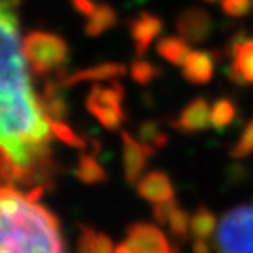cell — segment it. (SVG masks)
<instances>
[{
    "label": "cell",
    "instance_id": "1",
    "mask_svg": "<svg viewBox=\"0 0 253 253\" xmlns=\"http://www.w3.org/2000/svg\"><path fill=\"white\" fill-rule=\"evenodd\" d=\"M49 122L32 88L0 95V151L23 169L28 179L49 170Z\"/></svg>",
    "mask_w": 253,
    "mask_h": 253
},
{
    "label": "cell",
    "instance_id": "2",
    "mask_svg": "<svg viewBox=\"0 0 253 253\" xmlns=\"http://www.w3.org/2000/svg\"><path fill=\"white\" fill-rule=\"evenodd\" d=\"M0 253H67L58 220L9 186H0Z\"/></svg>",
    "mask_w": 253,
    "mask_h": 253
},
{
    "label": "cell",
    "instance_id": "3",
    "mask_svg": "<svg viewBox=\"0 0 253 253\" xmlns=\"http://www.w3.org/2000/svg\"><path fill=\"white\" fill-rule=\"evenodd\" d=\"M20 0H0V95L30 88L18 25Z\"/></svg>",
    "mask_w": 253,
    "mask_h": 253
},
{
    "label": "cell",
    "instance_id": "4",
    "mask_svg": "<svg viewBox=\"0 0 253 253\" xmlns=\"http://www.w3.org/2000/svg\"><path fill=\"white\" fill-rule=\"evenodd\" d=\"M23 55L32 71L37 76H44L60 71L69 58V46L56 34L34 30L23 41Z\"/></svg>",
    "mask_w": 253,
    "mask_h": 253
},
{
    "label": "cell",
    "instance_id": "5",
    "mask_svg": "<svg viewBox=\"0 0 253 253\" xmlns=\"http://www.w3.org/2000/svg\"><path fill=\"white\" fill-rule=\"evenodd\" d=\"M218 253H253V206L241 204L227 211L216 232Z\"/></svg>",
    "mask_w": 253,
    "mask_h": 253
},
{
    "label": "cell",
    "instance_id": "6",
    "mask_svg": "<svg viewBox=\"0 0 253 253\" xmlns=\"http://www.w3.org/2000/svg\"><path fill=\"white\" fill-rule=\"evenodd\" d=\"M125 90L120 83L93 84L86 97V109L107 130H116L125 122Z\"/></svg>",
    "mask_w": 253,
    "mask_h": 253
},
{
    "label": "cell",
    "instance_id": "7",
    "mask_svg": "<svg viewBox=\"0 0 253 253\" xmlns=\"http://www.w3.org/2000/svg\"><path fill=\"white\" fill-rule=\"evenodd\" d=\"M126 245L132 253H179L178 246H172L162 230L150 223H134L126 232Z\"/></svg>",
    "mask_w": 253,
    "mask_h": 253
},
{
    "label": "cell",
    "instance_id": "8",
    "mask_svg": "<svg viewBox=\"0 0 253 253\" xmlns=\"http://www.w3.org/2000/svg\"><path fill=\"white\" fill-rule=\"evenodd\" d=\"M230 56L232 63L225 69L227 78L239 86L253 84V39L237 34L230 41Z\"/></svg>",
    "mask_w": 253,
    "mask_h": 253
},
{
    "label": "cell",
    "instance_id": "9",
    "mask_svg": "<svg viewBox=\"0 0 253 253\" xmlns=\"http://www.w3.org/2000/svg\"><path fill=\"white\" fill-rule=\"evenodd\" d=\"M176 30L186 42L202 44L213 32V18L201 7H186L176 20Z\"/></svg>",
    "mask_w": 253,
    "mask_h": 253
},
{
    "label": "cell",
    "instance_id": "10",
    "mask_svg": "<svg viewBox=\"0 0 253 253\" xmlns=\"http://www.w3.org/2000/svg\"><path fill=\"white\" fill-rule=\"evenodd\" d=\"M126 25H128V32H130L137 56H144L148 47L160 36V32L164 28V21L151 12H139L137 16L126 21Z\"/></svg>",
    "mask_w": 253,
    "mask_h": 253
},
{
    "label": "cell",
    "instance_id": "11",
    "mask_svg": "<svg viewBox=\"0 0 253 253\" xmlns=\"http://www.w3.org/2000/svg\"><path fill=\"white\" fill-rule=\"evenodd\" d=\"M210 115L211 109L208 100L204 97H197V99H194L183 107L178 118H174L170 122V126L174 130L183 132V134H197V132L210 128Z\"/></svg>",
    "mask_w": 253,
    "mask_h": 253
},
{
    "label": "cell",
    "instance_id": "12",
    "mask_svg": "<svg viewBox=\"0 0 253 253\" xmlns=\"http://www.w3.org/2000/svg\"><path fill=\"white\" fill-rule=\"evenodd\" d=\"M123 144V169H125V179L128 185H135L144 172L148 158L155 153L151 148L144 146L142 142L135 141L128 132H122Z\"/></svg>",
    "mask_w": 253,
    "mask_h": 253
},
{
    "label": "cell",
    "instance_id": "13",
    "mask_svg": "<svg viewBox=\"0 0 253 253\" xmlns=\"http://www.w3.org/2000/svg\"><path fill=\"white\" fill-rule=\"evenodd\" d=\"M123 74H126V67L123 63L104 62L99 63V65H93V67L76 71L71 76H65L63 71H58V78L55 81L60 86H74V84L83 83V81H104V79L120 78Z\"/></svg>",
    "mask_w": 253,
    "mask_h": 253
},
{
    "label": "cell",
    "instance_id": "14",
    "mask_svg": "<svg viewBox=\"0 0 253 253\" xmlns=\"http://www.w3.org/2000/svg\"><path fill=\"white\" fill-rule=\"evenodd\" d=\"M137 192L144 201L153 204L167 202L174 199V186L170 178L162 170H151L137 181Z\"/></svg>",
    "mask_w": 253,
    "mask_h": 253
},
{
    "label": "cell",
    "instance_id": "15",
    "mask_svg": "<svg viewBox=\"0 0 253 253\" xmlns=\"http://www.w3.org/2000/svg\"><path fill=\"white\" fill-rule=\"evenodd\" d=\"M183 78L190 84H206L213 79L214 74V55L211 51L197 49L190 51L183 62Z\"/></svg>",
    "mask_w": 253,
    "mask_h": 253
},
{
    "label": "cell",
    "instance_id": "16",
    "mask_svg": "<svg viewBox=\"0 0 253 253\" xmlns=\"http://www.w3.org/2000/svg\"><path fill=\"white\" fill-rule=\"evenodd\" d=\"M60 88L62 86L56 81H47L42 90V95L37 99L47 122H63V118L67 115L69 107Z\"/></svg>",
    "mask_w": 253,
    "mask_h": 253
},
{
    "label": "cell",
    "instance_id": "17",
    "mask_svg": "<svg viewBox=\"0 0 253 253\" xmlns=\"http://www.w3.org/2000/svg\"><path fill=\"white\" fill-rule=\"evenodd\" d=\"M157 53L160 58L167 60L172 65H183L190 53V42H186L183 37H164L158 41Z\"/></svg>",
    "mask_w": 253,
    "mask_h": 253
},
{
    "label": "cell",
    "instance_id": "18",
    "mask_svg": "<svg viewBox=\"0 0 253 253\" xmlns=\"http://www.w3.org/2000/svg\"><path fill=\"white\" fill-rule=\"evenodd\" d=\"M211 126L216 132H225L230 125L237 120V106L234 100L227 99V97H220L214 100L213 107H211Z\"/></svg>",
    "mask_w": 253,
    "mask_h": 253
},
{
    "label": "cell",
    "instance_id": "19",
    "mask_svg": "<svg viewBox=\"0 0 253 253\" xmlns=\"http://www.w3.org/2000/svg\"><path fill=\"white\" fill-rule=\"evenodd\" d=\"M116 25V11L107 4H99L91 16H88L84 23V34L90 37H99L104 32Z\"/></svg>",
    "mask_w": 253,
    "mask_h": 253
},
{
    "label": "cell",
    "instance_id": "20",
    "mask_svg": "<svg viewBox=\"0 0 253 253\" xmlns=\"http://www.w3.org/2000/svg\"><path fill=\"white\" fill-rule=\"evenodd\" d=\"M78 253H115V250L106 234L97 232L91 227H83L78 243Z\"/></svg>",
    "mask_w": 253,
    "mask_h": 253
},
{
    "label": "cell",
    "instance_id": "21",
    "mask_svg": "<svg viewBox=\"0 0 253 253\" xmlns=\"http://www.w3.org/2000/svg\"><path fill=\"white\" fill-rule=\"evenodd\" d=\"M216 216L206 206H199L194 216L190 218V230L195 236V239H210L216 230Z\"/></svg>",
    "mask_w": 253,
    "mask_h": 253
},
{
    "label": "cell",
    "instance_id": "22",
    "mask_svg": "<svg viewBox=\"0 0 253 253\" xmlns=\"http://www.w3.org/2000/svg\"><path fill=\"white\" fill-rule=\"evenodd\" d=\"M76 176L83 183L95 185V183H104L107 179V174L99 160L91 155H81L79 157L78 167H76Z\"/></svg>",
    "mask_w": 253,
    "mask_h": 253
},
{
    "label": "cell",
    "instance_id": "23",
    "mask_svg": "<svg viewBox=\"0 0 253 253\" xmlns=\"http://www.w3.org/2000/svg\"><path fill=\"white\" fill-rule=\"evenodd\" d=\"M137 134H139V139L144 146L151 148L153 151L157 150H162L169 144V135L158 126L157 122H142L137 128Z\"/></svg>",
    "mask_w": 253,
    "mask_h": 253
},
{
    "label": "cell",
    "instance_id": "24",
    "mask_svg": "<svg viewBox=\"0 0 253 253\" xmlns=\"http://www.w3.org/2000/svg\"><path fill=\"white\" fill-rule=\"evenodd\" d=\"M160 74H162V69H158L157 65H153V63L148 62L142 56H137L130 65L132 79L139 84H150L151 81L160 78Z\"/></svg>",
    "mask_w": 253,
    "mask_h": 253
},
{
    "label": "cell",
    "instance_id": "25",
    "mask_svg": "<svg viewBox=\"0 0 253 253\" xmlns=\"http://www.w3.org/2000/svg\"><path fill=\"white\" fill-rule=\"evenodd\" d=\"M167 227L170 230V236L179 243H185L188 239L190 232V216L185 210H179L178 206L174 208V211L170 213V218L167 221Z\"/></svg>",
    "mask_w": 253,
    "mask_h": 253
},
{
    "label": "cell",
    "instance_id": "26",
    "mask_svg": "<svg viewBox=\"0 0 253 253\" xmlns=\"http://www.w3.org/2000/svg\"><path fill=\"white\" fill-rule=\"evenodd\" d=\"M229 153L236 160H243V158H248L250 155H253V120L246 123L237 142L230 148Z\"/></svg>",
    "mask_w": 253,
    "mask_h": 253
},
{
    "label": "cell",
    "instance_id": "27",
    "mask_svg": "<svg viewBox=\"0 0 253 253\" xmlns=\"http://www.w3.org/2000/svg\"><path fill=\"white\" fill-rule=\"evenodd\" d=\"M49 128L60 141L67 142V144H71L74 148H84V139L79 137L71 126L65 125L63 122H49Z\"/></svg>",
    "mask_w": 253,
    "mask_h": 253
},
{
    "label": "cell",
    "instance_id": "28",
    "mask_svg": "<svg viewBox=\"0 0 253 253\" xmlns=\"http://www.w3.org/2000/svg\"><path fill=\"white\" fill-rule=\"evenodd\" d=\"M221 9L232 18H241L252 11V0H221Z\"/></svg>",
    "mask_w": 253,
    "mask_h": 253
},
{
    "label": "cell",
    "instance_id": "29",
    "mask_svg": "<svg viewBox=\"0 0 253 253\" xmlns=\"http://www.w3.org/2000/svg\"><path fill=\"white\" fill-rule=\"evenodd\" d=\"M176 206H178L176 204V199L167 201V202H160V204H155L153 216L158 225H167V221H169V218H170V213L174 211Z\"/></svg>",
    "mask_w": 253,
    "mask_h": 253
},
{
    "label": "cell",
    "instance_id": "30",
    "mask_svg": "<svg viewBox=\"0 0 253 253\" xmlns=\"http://www.w3.org/2000/svg\"><path fill=\"white\" fill-rule=\"evenodd\" d=\"M72 2V7L76 9V11L79 12V14L83 16H91L95 12V9L99 7V5L95 4L93 0H71Z\"/></svg>",
    "mask_w": 253,
    "mask_h": 253
},
{
    "label": "cell",
    "instance_id": "31",
    "mask_svg": "<svg viewBox=\"0 0 253 253\" xmlns=\"http://www.w3.org/2000/svg\"><path fill=\"white\" fill-rule=\"evenodd\" d=\"M192 250H194V253H211V246L204 239H195L192 243Z\"/></svg>",
    "mask_w": 253,
    "mask_h": 253
},
{
    "label": "cell",
    "instance_id": "32",
    "mask_svg": "<svg viewBox=\"0 0 253 253\" xmlns=\"http://www.w3.org/2000/svg\"><path fill=\"white\" fill-rule=\"evenodd\" d=\"M115 253H132V250L128 248V245H126V243H122V245H118L115 248Z\"/></svg>",
    "mask_w": 253,
    "mask_h": 253
},
{
    "label": "cell",
    "instance_id": "33",
    "mask_svg": "<svg viewBox=\"0 0 253 253\" xmlns=\"http://www.w3.org/2000/svg\"><path fill=\"white\" fill-rule=\"evenodd\" d=\"M204 2H216V0H204Z\"/></svg>",
    "mask_w": 253,
    "mask_h": 253
}]
</instances>
